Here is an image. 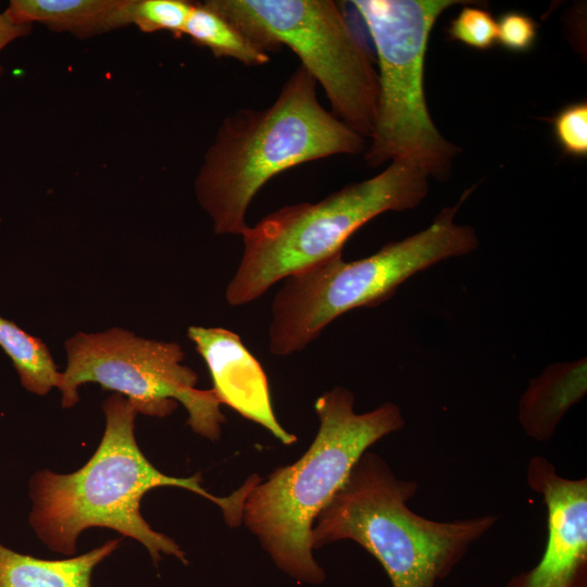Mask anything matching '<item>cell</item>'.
Instances as JSON below:
<instances>
[{"mask_svg":"<svg viewBox=\"0 0 587 587\" xmlns=\"http://www.w3.org/2000/svg\"><path fill=\"white\" fill-rule=\"evenodd\" d=\"M102 409L104 433L85 465L70 474L43 469L29 478L33 504L28 522L51 551L72 557L80 533L90 527H105L143 545L155 566L162 554L187 564L180 547L155 532L140 513L142 497L157 487L190 490L218 505L229 526L241 523L243 502L253 478L232 495L216 497L201 486L199 474L185 478L165 475L138 447L135 437L138 412L133 404L114 394L104 400Z\"/></svg>","mask_w":587,"mask_h":587,"instance_id":"cell-1","label":"cell"},{"mask_svg":"<svg viewBox=\"0 0 587 587\" xmlns=\"http://www.w3.org/2000/svg\"><path fill=\"white\" fill-rule=\"evenodd\" d=\"M316 86L300 65L271 105L239 109L222 121L195 179L197 200L216 235L242 236L253 198L279 173L364 152L366 138L320 103Z\"/></svg>","mask_w":587,"mask_h":587,"instance_id":"cell-2","label":"cell"},{"mask_svg":"<svg viewBox=\"0 0 587 587\" xmlns=\"http://www.w3.org/2000/svg\"><path fill=\"white\" fill-rule=\"evenodd\" d=\"M354 395L334 387L315 401L320 421L315 439L294 464L257 482L243 502L242 520L274 563L299 582L320 584L324 571L313 557L314 522L369 447L401 429L400 408L386 402L357 413Z\"/></svg>","mask_w":587,"mask_h":587,"instance_id":"cell-3","label":"cell"},{"mask_svg":"<svg viewBox=\"0 0 587 587\" xmlns=\"http://www.w3.org/2000/svg\"><path fill=\"white\" fill-rule=\"evenodd\" d=\"M417 489L415 482L398 478L382 458L365 452L316 517L313 549L351 539L379 561L392 587H436L498 516L423 517L408 505Z\"/></svg>","mask_w":587,"mask_h":587,"instance_id":"cell-4","label":"cell"},{"mask_svg":"<svg viewBox=\"0 0 587 587\" xmlns=\"http://www.w3.org/2000/svg\"><path fill=\"white\" fill-rule=\"evenodd\" d=\"M469 193L442 209L425 229L387 242L372 255L345 261L339 252L283 279L271 309L270 352L277 357L297 353L344 313L376 307L414 274L476 250V230L454 222Z\"/></svg>","mask_w":587,"mask_h":587,"instance_id":"cell-5","label":"cell"},{"mask_svg":"<svg viewBox=\"0 0 587 587\" xmlns=\"http://www.w3.org/2000/svg\"><path fill=\"white\" fill-rule=\"evenodd\" d=\"M429 177L392 161L377 175L352 183L317 202L289 204L266 214L242 234L243 252L225 299L253 302L274 284L342 252L361 226L388 211H407L427 196Z\"/></svg>","mask_w":587,"mask_h":587,"instance_id":"cell-6","label":"cell"},{"mask_svg":"<svg viewBox=\"0 0 587 587\" xmlns=\"http://www.w3.org/2000/svg\"><path fill=\"white\" fill-rule=\"evenodd\" d=\"M375 47L378 105L363 152L377 167L402 161L428 177L447 180L460 149L432 120L424 91V63L433 26L460 0H353Z\"/></svg>","mask_w":587,"mask_h":587,"instance_id":"cell-7","label":"cell"},{"mask_svg":"<svg viewBox=\"0 0 587 587\" xmlns=\"http://www.w3.org/2000/svg\"><path fill=\"white\" fill-rule=\"evenodd\" d=\"M265 52L289 48L323 88L332 113L372 135L378 75L340 5L332 0H207Z\"/></svg>","mask_w":587,"mask_h":587,"instance_id":"cell-8","label":"cell"},{"mask_svg":"<svg viewBox=\"0 0 587 587\" xmlns=\"http://www.w3.org/2000/svg\"><path fill=\"white\" fill-rule=\"evenodd\" d=\"M66 367L61 373L63 408L74 407L78 387L97 383L124 396L138 413L165 417L179 401L188 413L187 425L210 440L221 436L224 415L213 389L196 388L197 373L183 365L179 344L136 336L112 327L101 333H77L65 341Z\"/></svg>","mask_w":587,"mask_h":587,"instance_id":"cell-9","label":"cell"},{"mask_svg":"<svg viewBox=\"0 0 587 587\" xmlns=\"http://www.w3.org/2000/svg\"><path fill=\"white\" fill-rule=\"evenodd\" d=\"M526 479L547 508V540L539 562L505 587H587V478L561 476L541 455L533 457Z\"/></svg>","mask_w":587,"mask_h":587,"instance_id":"cell-10","label":"cell"},{"mask_svg":"<svg viewBox=\"0 0 587 587\" xmlns=\"http://www.w3.org/2000/svg\"><path fill=\"white\" fill-rule=\"evenodd\" d=\"M187 336L209 369L221 404L260 424L285 445L296 441L277 421L266 374L238 334L223 327L189 326Z\"/></svg>","mask_w":587,"mask_h":587,"instance_id":"cell-11","label":"cell"},{"mask_svg":"<svg viewBox=\"0 0 587 587\" xmlns=\"http://www.w3.org/2000/svg\"><path fill=\"white\" fill-rule=\"evenodd\" d=\"M587 392V360L557 362L528 383L519 402V421L525 434L548 441L565 413Z\"/></svg>","mask_w":587,"mask_h":587,"instance_id":"cell-12","label":"cell"},{"mask_svg":"<svg viewBox=\"0 0 587 587\" xmlns=\"http://www.w3.org/2000/svg\"><path fill=\"white\" fill-rule=\"evenodd\" d=\"M130 0H12L4 13L15 23L87 38L129 25Z\"/></svg>","mask_w":587,"mask_h":587,"instance_id":"cell-13","label":"cell"},{"mask_svg":"<svg viewBox=\"0 0 587 587\" xmlns=\"http://www.w3.org/2000/svg\"><path fill=\"white\" fill-rule=\"evenodd\" d=\"M120 542L108 540L84 554L58 560L20 553L0 542V587H91L93 570Z\"/></svg>","mask_w":587,"mask_h":587,"instance_id":"cell-14","label":"cell"},{"mask_svg":"<svg viewBox=\"0 0 587 587\" xmlns=\"http://www.w3.org/2000/svg\"><path fill=\"white\" fill-rule=\"evenodd\" d=\"M184 35L208 48L216 58L234 59L246 66H262L270 62L267 52L205 1L193 3Z\"/></svg>","mask_w":587,"mask_h":587,"instance_id":"cell-15","label":"cell"},{"mask_svg":"<svg viewBox=\"0 0 587 587\" xmlns=\"http://www.w3.org/2000/svg\"><path fill=\"white\" fill-rule=\"evenodd\" d=\"M0 348L11 359L21 385L38 396L60 387L61 372L41 339L0 316Z\"/></svg>","mask_w":587,"mask_h":587,"instance_id":"cell-16","label":"cell"},{"mask_svg":"<svg viewBox=\"0 0 587 587\" xmlns=\"http://www.w3.org/2000/svg\"><path fill=\"white\" fill-rule=\"evenodd\" d=\"M193 3L184 0H130L129 23L145 33L184 35Z\"/></svg>","mask_w":587,"mask_h":587,"instance_id":"cell-17","label":"cell"},{"mask_svg":"<svg viewBox=\"0 0 587 587\" xmlns=\"http://www.w3.org/2000/svg\"><path fill=\"white\" fill-rule=\"evenodd\" d=\"M447 33L451 40L487 50L497 42V21L488 10L467 4L450 22Z\"/></svg>","mask_w":587,"mask_h":587,"instance_id":"cell-18","label":"cell"},{"mask_svg":"<svg viewBox=\"0 0 587 587\" xmlns=\"http://www.w3.org/2000/svg\"><path fill=\"white\" fill-rule=\"evenodd\" d=\"M552 128L562 151L574 158L587 155V102L562 108L552 118Z\"/></svg>","mask_w":587,"mask_h":587,"instance_id":"cell-19","label":"cell"},{"mask_svg":"<svg viewBox=\"0 0 587 587\" xmlns=\"http://www.w3.org/2000/svg\"><path fill=\"white\" fill-rule=\"evenodd\" d=\"M537 23L520 11H507L497 21V41L511 52L528 51L537 38Z\"/></svg>","mask_w":587,"mask_h":587,"instance_id":"cell-20","label":"cell"},{"mask_svg":"<svg viewBox=\"0 0 587 587\" xmlns=\"http://www.w3.org/2000/svg\"><path fill=\"white\" fill-rule=\"evenodd\" d=\"M30 25L13 22L4 12L0 13V52L15 39L27 35ZM2 67L0 66V76Z\"/></svg>","mask_w":587,"mask_h":587,"instance_id":"cell-21","label":"cell"}]
</instances>
